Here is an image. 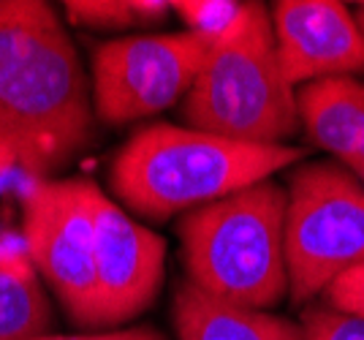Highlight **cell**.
<instances>
[{"label": "cell", "mask_w": 364, "mask_h": 340, "mask_svg": "<svg viewBox=\"0 0 364 340\" xmlns=\"http://www.w3.org/2000/svg\"><path fill=\"white\" fill-rule=\"evenodd\" d=\"M87 77L60 14L0 0V177L49 180L92 139Z\"/></svg>", "instance_id": "1"}, {"label": "cell", "mask_w": 364, "mask_h": 340, "mask_svg": "<svg viewBox=\"0 0 364 340\" xmlns=\"http://www.w3.org/2000/svg\"><path fill=\"white\" fill-rule=\"evenodd\" d=\"M302 147L247 144L196 128L155 123L136 131L112 161V188L134 213L166 221L272 180L302 161Z\"/></svg>", "instance_id": "2"}, {"label": "cell", "mask_w": 364, "mask_h": 340, "mask_svg": "<svg viewBox=\"0 0 364 340\" xmlns=\"http://www.w3.org/2000/svg\"><path fill=\"white\" fill-rule=\"evenodd\" d=\"M286 207V188L264 180L185 213L177 232L188 280L245 308L277 305L289 292Z\"/></svg>", "instance_id": "3"}, {"label": "cell", "mask_w": 364, "mask_h": 340, "mask_svg": "<svg viewBox=\"0 0 364 340\" xmlns=\"http://www.w3.org/2000/svg\"><path fill=\"white\" fill-rule=\"evenodd\" d=\"M188 128L247 144H283L299 125L296 95L277 60L264 3H245L234 28L210 47L193 87L182 98Z\"/></svg>", "instance_id": "4"}, {"label": "cell", "mask_w": 364, "mask_h": 340, "mask_svg": "<svg viewBox=\"0 0 364 340\" xmlns=\"http://www.w3.org/2000/svg\"><path fill=\"white\" fill-rule=\"evenodd\" d=\"M364 262V188L337 164L294 171L286 207V270L294 302L326 292Z\"/></svg>", "instance_id": "5"}, {"label": "cell", "mask_w": 364, "mask_h": 340, "mask_svg": "<svg viewBox=\"0 0 364 340\" xmlns=\"http://www.w3.org/2000/svg\"><path fill=\"white\" fill-rule=\"evenodd\" d=\"M90 180H31L22 191V240L41 280L82 326H101L98 234Z\"/></svg>", "instance_id": "6"}, {"label": "cell", "mask_w": 364, "mask_h": 340, "mask_svg": "<svg viewBox=\"0 0 364 340\" xmlns=\"http://www.w3.org/2000/svg\"><path fill=\"white\" fill-rule=\"evenodd\" d=\"M210 47L188 31L139 33L101 44L92 52L95 115L125 125L177 104L193 87Z\"/></svg>", "instance_id": "7"}, {"label": "cell", "mask_w": 364, "mask_h": 340, "mask_svg": "<svg viewBox=\"0 0 364 340\" xmlns=\"http://www.w3.org/2000/svg\"><path fill=\"white\" fill-rule=\"evenodd\" d=\"M90 213L98 234L101 326H112L134 319L155 299L164 280L166 243L152 229L139 226L95 183Z\"/></svg>", "instance_id": "8"}, {"label": "cell", "mask_w": 364, "mask_h": 340, "mask_svg": "<svg viewBox=\"0 0 364 340\" xmlns=\"http://www.w3.org/2000/svg\"><path fill=\"white\" fill-rule=\"evenodd\" d=\"M272 28L291 87L364 71V33L346 3L280 0L272 6Z\"/></svg>", "instance_id": "9"}, {"label": "cell", "mask_w": 364, "mask_h": 340, "mask_svg": "<svg viewBox=\"0 0 364 340\" xmlns=\"http://www.w3.org/2000/svg\"><path fill=\"white\" fill-rule=\"evenodd\" d=\"M299 120L316 147L343 161L364 183V85L353 77L321 79L304 85Z\"/></svg>", "instance_id": "10"}, {"label": "cell", "mask_w": 364, "mask_h": 340, "mask_svg": "<svg viewBox=\"0 0 364 340\" xmlns=\"http://www.w3.org/2000/svg\"><path fill=\"white\" fill-rule=\"evenodd\" d=\"M180 340H302V326L267 310L245 308L182 280L174 294Z\"/></svg>", "instance_id": "11"}, {"label": "cell", "mask_w": 364, "mask_h": 340, "mask_svg": "<svg viewBox=\"0 0 364 340\" xmlns=\"http://www.w3.org/2000/svg\"><path fill=\"white\" fill-rule=\"evenodd\" d=\"M52 305L22 237L0 234V340L44 338Z\"/></svg>", "instance_id": "12"}, {"label": "cell", "mask_w": 364, "mask_h": 340, "mask_svg": "<svg viewBox=\"0 0 364 340\" xmlns=\"http://www.w3.org/2000/svg\"><path fill=\"white\" fill-rule=\"evenodd\" d=\"M65 14L71 22L90 31H125L150 28L164 22L171 3L164 0H68Z\"/></svg>", "instance_id": "13"}, {"label": "cell", "mask_w": 364, "mask_h": 340, "mask_svg": "<svg viewBox=\"0 0 364 340\" xmlns=\"http://www.w3.org/2000/svg\"><path fill=\"white\" fill-rule=\"evenodd\" d=\"M171 9L185 22L188 33L215 44L220 36H226L234 28V22L242 14L245 3H237V0H177V3H171Z\"/></svg>", "instance_id": "14"}, {"label": "cell", "mask_w": 364, "mask_h": 340, "mask_svg": "<svg viewBox=\"0 0 364 340\" xmlns=\"http://www.w3.org/2000/svg\"><path fill=\"white\" fill-rule=\"evenodd\" d=\"M302 340H364V319L332 308H310L302 316Z\"/></svg>", "instance_id": "15"}, {"label": "cell", "mask_w": 364, "mask_h": 340, "mask_svg": "<svg viewBox=\"0 0 364 340\" xmlns=\"http://www.w3.org/2000/svg\"><path fill=\"white\" fill-rule=\"evenodd\" d=\"M323 299H326V308L364 319V262L346 270L340 278H334L326 286Z\"/></svg>", "instance_id": "16"}, {"label": "cell", "mask_w": 364, "mask_h": 340, "mask_svg": "<svg viewBox=\"0 0 364 340\" xmlns=\"http://www.w3.org/2000/svg\"><path fill=\"white\" fill-rule=\"evenodd\" d=\"M36 340H166L152 326H136V329H117L104 335H44Z\"/></svg>", "instance_id": "17"}, {"label": "cell", "mask_w": 364, "mask_h": 340, "mask_svg": "<svg viewBox=\"0 0 364 340\" xmlns=\"http://www.w3.org/2000/svg\"><path fill=\"white\" fill-rule=\"evenodd\" d=\"M359 28L364 33V3H359Z\"/></svg>", "instance_id": "18"}]
</instances>
